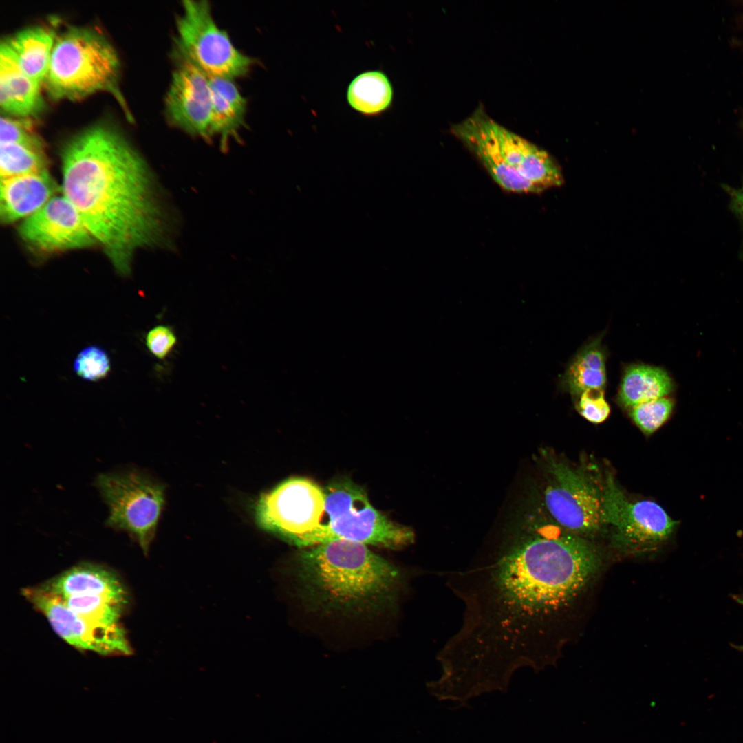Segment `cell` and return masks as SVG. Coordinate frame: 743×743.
<instances>
[{
	"label": "cell",
	"mask_w": 743,
	"mask_h": 743,
	"mask_svg": "<svg viewBox=\"0 0 743 743\" xmlns=\"http://www.w3.org/2000/svg\"><path fill=\"white\" fill-rule=\"evenodd\" d=\"M176 32L175 56L188 60L208 77L234 80L245 76L255 63L215 22L208 1H183Z\"/></svg>",
	"instance_id": "6"
},
{
	"label": "cell",
	"mask_w": 743,
	"mask_h": 743,
	"mask_svg": "<svg viewBox=\"0 0 743 743\" xmlns=\"http://www.w3.org/2000/svg\"><path fill=\"white\" fill-rule=\"evenodd\" d=\"M56 185L47 170L1 178V220L25 219L54 197Z\"/></svg>",
	"instance_id": "16"
},
{
	"label": "cell",
	"mask_w": 743,
	"mask_h": 743,
	"mask_svg": "<svg viewBox=\"0 0 743 743\" xmlns=\"http://www.w3.org/2000/svg\"><path fill=\"white\" fill-rule=\"evenodd\" d=\"M61 169L62 194L116 272L129 274L136 251L155 243L160 230L144 160L115 127L96 123L66 142Z\"/></svg>",
	"instance_id": "2"
},
{
	"label": "cell",
	"mask_w": 743,
	"mask_h": 743,
	"mask_svg": "<svg viewBox=\"0 0 743 743\" xmlns=\"http://www.w3.org/2000/svg\"><path fill=\"white\" fill-rule=\"evenodd\" d=\"M324 523L335 539L394 550L413 543L415 534L371 504L365 491L349 479L336 480L325 488Z\"/></svg>",
	"instance_id": "7"
},
{
	"label": "cell",
	"mask_w": 743,
	"mask_h": 743,
	"mask_svg": "<svg viewBox=\"0 0 743 743\" xmlns=\"http://www.w3.org/2000/svg\"><path fill=\"white\" fill-rule=\"evenodd\" d=\"M674 405L667 397L649 400L632 407L630 416L644 433L650 435L669 419Z\"/></svg>",
	"instance_id": "26"
},
{
	"label": "cell",
	"mask_w": 743,
	"mask_h": 743,
	"mask_svg": "<svg viewBox=\"0 0 743 743\" xmlns=\"http://www.w3.org/2000/svg\"><path fill=\"white\" fill-rule=\"evenodd\" d=\"M674 389L671 376L663 369L647 365H632L623 376L618 394L626 407L663 398Z\"/></svg>",
	"instance_id": "21"
},
{
	"label": "cell",
	"mask_w": 743,
	"mask_h": 743,
	"mask_svg": "<svg viewBox=\"0 0 743 743\" xmlns=\"http://www.w3.org/2000/svg\"><path fill=\"white\" fill-rule=\"evenodd\" d=\"M598 568L583 539L511 524L491 552L448 574L464 609L461 627L437 654L438 682L473 696L505 689L521 667H540L552 620Z\"/></svg>",
	"instance_id": "1"
},
{
	"label": "cell",
	"mask_w": 743,
	"mask_h": 743,
	"mask_svg": "<svg viewBox=\"0 0 743 743\" xmlns=\"http://www.w3.org/2000/svg\"><path fill=\"white\" fill-rule=\"evenodd\" d=\"M73 369L76 374L81 378L95 382L105 378L109 374L111 361L103 348L91 345L79 352L74 361Z\"/></svg>",
	"instance_id": "27"
},
{
	"label": "cell",
	"mask_w": 743,
	"mask_h": 743,
	"mask_svg": "<svg viewBox=\"0 0 743 743\" xmlns=\"http://www.w3.org/2000/svg\"><path fill=\"white\" fill-rule=\"evenodd\" d=\"M729 193L732 209L743 226V185L737 189H731Z\"/></svg>",
	"instance_id": "30"
},
{
	"label": "cell",
	"mask_w": 743,
	"mask_h": 743,
	"mask_svg": "<svg viewBox=\"0 0 743 743\" xmlns=\"http://www.w3.org/2000/svg\"><path fill=\"white\" fill-rule=\"evenodd\" d=\"M59 599L78 615L109 626L121 624L120 618L129 600L104 595L71 596Z\"/></svg>",
	"instance_id": "25"
},
{
	"label": "cell",
	"mask_w": 743,
	"mask_h": 743,
	"mask_svg": "<svg viewBox=\"0 0 743 743\" xmlns=\"http://www.w3.org/2000/svg\"><path fill=\"white\" fill-rule=\"evenodd\" d=\"M546 484L543 501L562 528L575 535L593 534L605 524L603 490L585 472L543 451L541 455Z\"/></svg>",
	"instance_id": "9"
},
{
	"label": "cell",
	"mask_w": 743,
	"mask_h": 743,
	"mask_svg": "<svg viewBox=\"0 0 743 743\" xmlns=\"http://www.w3.org/2000/svg\"><path fill=\"white\" fill-rule=\"evenodd\" d=\"M393 95L388 77L380 71L360 74L350 83L347 91V102L352 108L368 116L379 115L388 109Z\"/></svg>",
	"instance_id": "23"
},
{
	"label": "cell",
	"mask_w": 743,
	"mask_h": 743,
	"mask_svg": "<svg viewBox=\"0 0 743 743\" xmlns=\"http://www.w3.org/2000/svg\"><path fill=\"white\" fill-rule=\"evenodd\" d=\"M56 36L49 28L33 26L21 30L3 42L24 72L41 85L48 71Z\"/></svg>",
	"instance_id": "20"
},
{
	"label": "cell",
	"mask_w": 743,
	"mask_h": 743,
	"mask_svg": "<svg viewBox=\"0 0 743 743\" xmlns=\"http://www.w3.org/2000/svg\"><path fill=\"white\" fill-rule=\"evenodd\" d=\"M211 89L210 136L222 141L236 137L245 122L247 101L234 80L208 77Z\"/></svg>",
	"instance_id": "19"
},
{
	"label": "cell",
	"mask_w": 743,
	"mask_h": 743,
	"mask_svg": "<svg viewBox=\"0 0 743 743\" xmlns=\"http://www.w3.org/2000/svg\"><path fill=\"white\" fill-rule=\"evenodd\" d=\"M294 572L308 605L347 616L391 607L402 585L396 566L365 544L339 538L299 552Z\"/></svg>",
	"instance_id": "3"
},
{
	"label": "cell",
	"mask_w": 743,
	"mask_h": 743,
	"mask_svg": "<svg viewBox=\"0 0 743 743\" xmlns=\"http://www.w3.org/2000/svg\"><path fill=\"white\" fill-rule=\"evenodd\" d=\"M733 599H734L735 601H737V603H738L739 604H740V605H743V594H737V595H733ZM733 647H734V648H735V649H737V650H738V651H740V652H743V644H742V645H733Z\"/></svg>",
	"instance_id": "31"
},
{
	"label": "cell",
	"mask_w": 743,
	"mask_h": 743,
	"mask_svg": "<svg viewBox=\"0 0 743 743\" xmlns=\"http://www.w3.org/2000/svg\"><path fill=\"white\" fill-rule=\"evenodd\" d=\"M120 71L116 50L103 34L71 26L56 36L44 84L54 99L78 100L108 91L122 103Z\"/></svg>",
	"instance_id": "4"
},
{
	"label": "cell",
	"mask_w": 743,
	"mask_h": 743,
	"mask_svg": "<svg viewBox=\"0 0 743 743\" xmlns=\"http://www.w3.org/2000/svg\"><path fill=\"white\" fill-rule=\"evenodd\" d=\"M164 100L165 115L171 125L194 136L210 137L209 78L188 60L175 56Z\"/></svg>",
	"instance_id": "13"
},
{
	"label": "cell",
	"mask_w": 743,
	"mask_h": 743,
	"mask_svg": "<svg viewBox=\"0 0 743 743\" xmlns=\"http://www.w3.org/2000/svg\"><path fill=\"white\" fill-rule=\"evenodd\" d=\"M177 336L171 327L158 325L146 335L145 344L149 352L159 360L166 358L174 349Z\"/></svg>",
	"instance_id": "29"
},
{
	"label": "cell",
	"mask_w": 743,
	"mask_h": 743,
	"mask_svg": "<svg viewBox=\"0 0 743 743\" xmlns=\"http://www.w3.org/2000/svg\"><path fill=\"white\" fill-rule=\"evenodd\" d=\"M563 385L573 395L588 389H603L606 384L605 355L601 338L585 346L569 365Z\"/></svg>",
	"instance_id": "22"
},
{
	"label": "cell",
	"mask_w": 743,
	"mask_h": 743,
	"mask_svg": "<svg viewBox=\"0 0 743 743\" xmlns=\"http://www.w3.org/2000/svg\"><path fill=\"white\" fill-rule=\"evenodd\" d=\"M577 409L585 419L594 424L603 422L610 413L603 389H588L580 394Z\"/></svg>",
	"instance_id": "28"
},
{
	"label": "cell",
	"mask_w": 743,
	"mask_h": 743,
	"mask_svg": "<svg viewBox=\"0 0 743 743\" xmlns=\"http://www.w3.org/2000/svg\"><path fill=\"white\" fill-rule=\"evenodd\" d=\"M19 233L30 246L46 252L87 248L96 242L77 209L63 194L23 220Z\"/></svg>",
	"instance_id": "12"
},
{
	"label": "cell",
	"mask_w": 743,
	"mask_h": 743,
	"mask_svg": "<svg viewBox=\"0 0 743 743\" xmlns=\"http://www.w3.org/2000/svg\"><path fill=\"white\" fill-rule=\"evenodd\" d=\"M41 84L28 76L3 42L0 48V105L6 116L29 118L44 108Z\"/></svg>",
	"instance_id": "17"
},
{
	"label": "cell",
	"mask_w": 743,
	"mask_h": 743,
	"mask_svg": "<svg viewBox=\"0 0 743 743\" xmlns=\"http://www.w3.org/2000/svg\"><path fill=\"white\" fill-rule=\"evenodd\" d=\"M22 594L47 619L54 632L74 647L103 656H129L133 652L122 625L91 621L69 608L40 586L23 588Z\"/></svg>",
	"instance_id": "11"
},
{
	"label": "cell",
	"mask_w": 743,
	"mask_h": 743,
	"mask_svg": "<svg viewBox=\"0 0 743 743\" xmlns=\"http://www.w3.org/2000/svg\"><path fill=\"white\" fill-rule=\"evenodd\" d=\"M325 491L314 481L292 477L261 495L255 506L259 526L286 541L310 548L336 539L323 523Z\"/></svg>",
	"instance_id": "5"
},
{
	"label": "cell",
	"mask_w": 743,
	"mask_h": 743,
	"mask_svg": "<svg viewBox=\"0 0 743 743\" xmlns=\"http://www.w3.org/2000/svg\"><path fill=\"white\" fill-rule=\"evenodd\" d=\"M482 122L506 164L540 192L563 184L562 171L544 150L490 118L481 110Z\"/></svg>",
	"instance_id": "14"
},
{
	"label": "cell",
	"mask_w": 743,
	"mask_h": 743,
	"mask_svg": "<svg viewBox=\"0 0 743 743\" xmlns=\"http://www.w3.org/2000/svg\"><path fill=\"white\" fill-rule=\"evenodd\" d=\"M47 159L42 140L34 142L1 143V178L47 170Z\"/></svg>",
	"instance_id": "24"
},
{
	"label": "cell",
	"mask_w": 743,
	"mask_h": 743,
	"mask_svg": "<svg viewBox=\"0 0 743 743\" xmlns=\"http://www.w3.org/2000/svg\"><path fill=\"white\" fill-rule=\"evenodd\" d=\"M451 131L475 155L502 189L513 193H541L506 164L482 122L480 107L453 125Z\"/></svg>",
	"instance_id": "15"
},
{
	"label": "cell",
	"mask_w": 743,
	"mask_h": 743,
	"mask_svg": "<svg viewBox=\"0 0 743 743\" xmlns=\"http://www.w3.org/2000/svg\"><path fill=\"white\" fill-rule=\"evenodd\" d=\"M59 598L104 595L128 599L120 579L109 570L93 563H81L39 585Z\"/></svg>",
	"instance_id": "18"
},
{
	"label": "cell",
	"mask_w": 743,
	"mask_h": 743,
	"mask_svg": "<svg viewBox=\"0 0 743 743\" xmlns=\"http://www.w3.org/2000/svg\"><path fill=\"white\" fill-rule=\"evenodd\" d=\"M602 490L605 524L611 526L616 540L625 548L649 549L660 544L674 532L677 522L659 504L650 500L629 501L610 473Z\"/></svg>",
	"instance_id": "10"
},
{
	"label": "cell",
	"mask_w": 743,
	"mask_h": 743,
	"mask_svg": "<svg viewBox=\"0 0 743 743\" xmlns=\"http://www.w3.org/2000/svg\"><path fill=\"white\" fill-rule=\"evenodd\" d=\"M95 485L109 509L106 525L127 532L147 554L164 506V486L135 470L100 474Z\"/></svg>",
	"instance_id": "8"
}]
</instances>
